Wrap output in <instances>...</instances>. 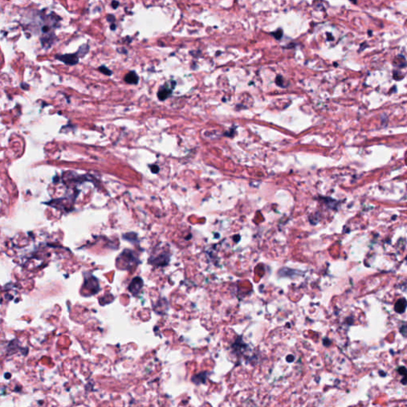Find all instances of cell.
Wrapping results in <instances>:
<instances>
[{
  "label": "cell",
  "instance_id": "1",
  "mask_svg": "<svg viewBox=\"0 0 407 407\" xmlns=\"http://www.w3.org/2000/svg\"><path fill=\"white\" fill-rule=\"evenodd\" d=\"M56 58L64 62L65 64H69V65H74V64H77L79 61V57L77 53L76 54L58 55L56 57Z\"/></svg>",
  "mask_w": 407,
  "mask_h": 407
},
{
  "label": "cell",
  "instance_id": "2",
  "mask_svg": "<svg viewBox=\"0 0 407 407\" xmlns=\"http://www.w3.org/2000/svg\"><path fill=\"white\" fill-rule=\"evenodd\" d=\"M407 307V301L405 298H400L394 305V310L398 313H403Z\"/></svg>",
  "mask_w": 407,
  "mask_h": 407
},
{
  "label": "cell",
  "instance_id": "3",
  "mask_svg": "<svg viewBox=\"0 0 407 407\" xmlns=\"http://www.w3.org/2000/svg\"><path fill=\"white\" fill-rule=\"evenodd\" d=\"M172 91H173V88H167L166 85L163 86L159 89L158 92H157V97L160 100H165L166 99H167L171 95Z\"/></svg>",
  "mask_w": 407,
  "mask_h": 407
},
{
  "label": "cell",
  "instance_id": "4",
  "mask_svg": "<svg viewBox=\"0 0 407 407\" xmlns=\"http://www.w3.org/2000/svg\"><path fill=\"white\" fill-rule=\"evenodd\" d=\"M124 81L129 84H137L139 83V78L135 72L131 71L125 76Z\"/></svg>",
  "mask_w": 407,
  "mask_h": 407
},
{
  "label": "cell",
  "instance_id": "5",
  "mask_svg": "<svg viewBox=\"0 0 407 407\" xmlns=\"http://www.w3.org/2000/svg\"><path fill=\"white\" fill-rule=\"evenodd\" d=\"M143 286V281L139 277H135V279L132 281L131 284L130 285V290L133 294H137L141 290Z\"/></svg>",
  "mask_w": 407,
  "mask_h": 407
},
{
  "label": "cell",
  "instance_id": "6",
  "mask_svg": "<svg viewBox=\"0 0 407 407\" xmlns=\"http://www.w3.org/2000/svg\"><path fill=\"white\" fill-rule=\"evenodd\" d=\"M397 371L401 375H402V378L401 380L402 383L404 385L407 384V369L405 367H399L397 369Z\"/></svg>",
  "mask_w": 407,
  "mask_h": 407
},
{
  "label": "cell",
  "instance_id": "7",
  "mask_svg": "<svg viewBox=\"0 0 407 407\" xmlns=\"http://www.w3.org/2000/svg\"><path fill=\"white\" fill-rule=\"evenodd\" d=\"M99 71L100 72V73H102L103 74H104V75H107V76H111L112 74V72L108 68H107L106 66L104 65L99 67Z\"/></svg>",
  "mask_w": 407,
  "mask_h": 407
},
{
  "label": "cell",
  "instance_id": "8",
  "mask_svg": "<svg viewBox=\"0 0 407 407\" xmlns=\"http://www.w3.org/2000/svg\"><path fill=\"white\" fill-rule=\"evenodd\" d=\"M272 34L274 35L276 39H280L282 37V31H281V29H278L277 31H275Z\"/></svg>",
  "mask_w": 407,
  "mask_h": 407
},
{
  "label": "cell",
  "instance_id": "9",
  "mask_svg": "<svg viewBox=\"0 0 407 407\" xmlns=\"http://www.w3.org/2000/svg\"><path fill=\"white\" fill-rule=\"evenodd\" d=\"M283 81H283V78L281 77V76H278V77H277V78H276V80H275L276 84H277L278 86H280V87H283L282 84H281Z\"/></svg>",
  "mask_w": 407,
  "mask_h": 407
},
{
  "label": "cell",
  "instance_id": "10",
  "mask_svg": "<svg viewBox=\"0 0 407 407\" xmlns=\"http://www.w3.org/2000/svg\"><path fill=\"white\" fill-rule=\"evenodd\" d=\"M151 170H152V172H153V173H154V174H157V172L159 171V168L157 167V166H151Z\"/></svg>",
  "mask_w": 407,
  "mask_h": 407
},
{
  "label": "cell",
  "instance_id": "11",
  "mask_svg": "<svg viewBox=\"0 0 407 407\" xmlns=\"http://www.w3.org/2000/svg\"><path fill=\"white\" fill-rule=\"evenodd\" d=\"M108 21L110 22H115V17H114L112 15H109L108 16Z\"/></svg>",
  "mask_w": 407,
  "mask_h": 407
},
{
  "label": "cell",
  "instance_id": "12",
  "mask_svg": "<svg viewBox=\"0 0 407 407\" xmlns=\"http://www.w3.org/2000/svg\"><path fill=\"white\" fill-rule=\"evenodd\" d=\"M119 2H117V1H113V2H112V7L115 8V9H116V8L118 7V6H119Z\"/></svg>",
  "mask_w": 407,
  "mask_h": 407
},
{
  "label": "cell",
  "instance_id": "13",
  "mask_svg": "<svg viewBox=\"0 0 407 407\" xmlns=\"http://www.w3.org/2000/svg\"><path fill=\"white\" fill-rule=\"evenodd\" d=\"M21 87L25 90H28V88H29V85L27 84H21Z\"/></svg>",
  "mask_w": 407,
  "mask_h": 407
},
{
  "label": "cell",
  "instance_id": "14",
  "mask_svg": "<svg viewBox=\"0 0 407 407\" xmlns=\"http://www.w3.org/2000/svg\"><path fill=\"white\" fill-rule=\"evenodd\" d=\"M48 30H49V27H48V26H45L42 27V31L44 32V33L45 32H48Z\"/></svg>",
  "mask_w": 407,
  "mask_h": 407
},
{
  "label": "cell",
  "instance_id": "15",
  "mask_svg": "<svg viewBox=\"0 0 407 407\" xmlns=\"http://www.w3.org/2000/svg\"><path fill=\"white\" fill-rule=\"evenodd\" d=\"M115 29H116V26H115V24L112 23V25H111V29H112V30H115Z\"/></svg>",
  "mask_w": 407,
  "mask_h": 407
}]
</instances>
